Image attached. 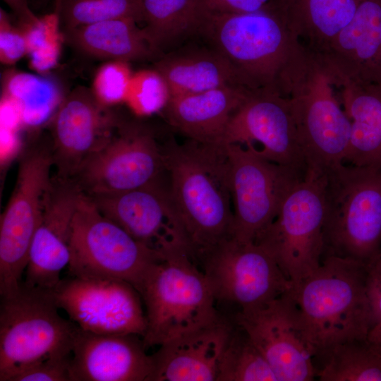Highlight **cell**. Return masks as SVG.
Here are the masks:
<instances>
[{"instance_id":"cell-1","label":"cell","mask_w":381,"mask_h":381,"mask_svg":"<svg viewBox=\"0 0 381 381\" xmlns=\"http://www.w3.org/2000/svg\"><path fill=\"white\" fill-rule=\"evenodd\" d=\"M367 271L361 262L327 255L285 292L314 360L339 344L368 337L373 324Z\"/></svg>"},{"instance_id":"cell-2","label":"cell","mask_w":381,"mask_h":381,"mask_svg":"<svg viewBox=\"0 0 381 381\" xmlns=\"http://www.w3.org/2000/svg\"><path fill=\"white\" fill-rule=\"evenodd\" d=\"M164 148L169 191L198 259L232 238L234 211L226 147L188 139Z\"/></svg>"},{"instance_id":"cell-3","label":"cell","mask_w":381,"mask_h":381,"mask_svg":"<svg viewBox=\"0 0 381 381\" xmlns=\"http://www.w3.org/2000/svg\"><path fill=\"white\" fill-rule=\"evenodd\" d=\"M339 78L306 48L285 74L280 92L289 104L306 171L325 173L344 163L351 122L339 97Z\"/></svg>"},{"instance_id":"cell-4","label":"cell","mask_w":381,"mask_h":381,"mask_svg":"<svg viewBox=\"0 0 381 381\" xmlns=\"http://www.w3.org/2000/svg\"><path fill=\"white\" fill-rule=\"evenodd\" d=\"M200 38L231 64L251 91L280 93L284 73L303 47L277 4L251 13L205 15Z\"/></svg>"},{"instance_id":"cell-5","label":"cell","mask_w":381,"mask_h":381,"mask_svg":"<svg viewBox=\"0 0 381 381\" xmlns=\"http://www.w3.org/2000/svg\"><path fill=\"white\" fill-rule=\"evenodd\" d=\"M370 265L381 256V167L338 164L325 172L322 258Z\"/></svg>"},{"instance_id":"cell-6","label":"cell","mask_w":381,"mask_h":381,"mask_svg":"<svg viewBox=\"0 0 381 381\" xmlns=\"http://www.w3.org/2000/svg\"><path fill=\"white\" fill-rule=\"evenodd\" d=\"M145 306V347L160 346L221 320L212 289L189 255L163 259L147 272L138 291Z\"/></svg>"},{"instance_id":"cell-7","label":"cell","mask_w":381,"mask_h":381,"mask_svg":"<svg viewBox=\"0 0 381 381\" xmlns=\"http://www.w3.org/2000/svg\"><path fill=\"white\" fill-rule=\"evenodd\" d=\"M49 291L22 282L0 306V381L23 367L58 356L72 355L79 327L62 318Z\"/></svg>"},{"instance_id":"cell-8","label":"cell","mask_w":381,"mask_h":381,"mask_svg":"<svg viewBox=\"0 0 381 381\" xmlns=\"http://www.w3.org/2000/svg\"><path fill=\"white\" fill-rule=\"evenodd\" d=\"M163 259L104 217L82 193L72 222L70 277L121 279L138 291L150 268Z\"/></svg>"},{"instance_id":"cell-9","label":"cell","mask_w":381,"mask_h":381,"mask_svg":"<svg viewBox=\"0 0 381 381\" xmlns=\"http://www.w3.org/2000/svg\"><path fill=\"white\" fill-rule=\"evenodd\" d=\"M325 183V173L306 171L255 241L274 258L292 284L322 262Z\"/></svg>"},{"instance_id":"cell-10","label":"cell","mask_w":381,"mask_h":381,"mask_svg":"<svg viewBox=\"0 0 381 381\" xmlns=\"http://www.w3.org/2000/svg\"><path fill=\"white\" fill-rule=\"evenodd\" d=\"M51 145H35L21 157L14 189L0 220V294L16 292L53 177Z\"/></svg>"},{"instance_id":"cell-11","label":"cell","mask_w":381,"mask_h":381,"mask_svg":"<svg viewBox=\"0 0 381 381\" xmlns=\"http://www.w3.org/2000/svg\"><path fill=\"white\" fill-rule=\"evenodd\" d=\"M199 264L217 306L236 312L270 302L292 285L274 258L255 242L226 240L201 256Z\"/></svg>"},{"instance_id":"cell-12","label":"cell","mask_w":381,"mask_h":381,"mask_svg":"<svg viewBox=\"0 0 381 381\" xmlns=\"http://www.w3.org/2000/svg\"><path fill=\"white\" fill-rule=\"evenodd\" d=\"M230 165L232 238L254 243L274 220L284 198L305 174L272 162L252 149L224 144Z\"/></svg>"},{"instance_id":"cell-13","label":"cell","mask_w":381,"mask_h":381,"mask_svg":"<svg viewBox=\"0 0 381 381\" xmlns=\"http://www.w3.org/2000/svg\"><path fill=\"white\" fill-rule=\"evenodd\" d=\"M49 291L58 308L83 331L142 337L146 332L141 296L126 281L70 277Z\"/></svg>"},{"instance_id":"cell-14","label":"cell","mask_w":381,"mask_h":381,"mask_svg":"<svg viewBox=\"0 0 381 381\" xmlns=\"http://www.w3.org/2000/svg\"><path fill=\"white\" fill-rule=\"evenodd\" d=\"M164 171V148L152 135L137 126H119L72 179L87 195L116 193L157 181Z\"/></svg>"},{"instance_id":"cell-15","label":"cell","mask_w":381,"mask_h":381,"mask_svg":"<svg viewBox=\"0 0 381 381\" xmlns=\"http://www.w3.org/2000/svg\"><path fill=\"white\" fill-rule=\"evenodd\" d=\"M88 196L104 217L164 258H194L168 186L160 180L128 191Z\"/></svg>"},{"instance_id":"cell-16","label":"cell","mask_w":381,"mask_h":381,"mask_svg":"<svg viewBox=\"0 0 381 381\" xmlns=\"http://www.w3.org/2000/svg\"><path fill=\"white\" fill-rule=\"evenodd\" d=\"M222 143L252 149L272 162L306 171L291 110L280 93L252 92L231 116Z\"/></svg>"},{"instance_id":"cell-17","label":"cell","mask_w":381,"mask_h":381,"mask_svg":"<svg viewBox=\"0 0 381 381\" xmlns=\"http://www.w3.org/2000/svg\"><path fill=\"white\" fill-rule=\"evenodd\" d=\"M232 319L266 359L277 381H311L316 377L313 357L285 293L260 306L238 311Z\"/></svg>"},{"instance_id":"cell-18","label":"cell","mask_w":381,"mask_h":381,"mask_svg":"<svg viewBox=\"0 0 381 381\" xmlns=\"http://www.w3.org/2000/svg\"><path fill=\"white\" fill-rule=\"evenodd\" d=\"M107 109L83 86L59 102L51 121L56 176L73 179L83 163L114 135L119 126Z\"/></svg>"},{"instance_id":"cell-19","label":"cell","mask_w":381,"mask_h":381,"mask_svg":"<svg viewBox=\"0 0 381 381\" xmlns=\"http://www.w3.org/2000/svg\"><path fill=\"white\" fill-rule=\"evenodd\" d=\"M82 193L73 179H52L30 248L23 282L26 286L51 291L61 281L70 260L72 222Z\"/></svg>"},{"instance_id":"cell-20","label":"cell","mask_w":381,"mask_h":381,"mask_svg":"<svg viewBox=\"0 0 381 381\" xmlns=\"http://www.w3.org/2000/svg\"><path fill=\"white\" fill-rule=\"evenodd\" d=\"M136 334L104 335L79 329L70 363L71 381H148L151 355Z\"/></svg>"},{"instance_id":"cell-21","label":"cell","mask_w":381,"mask_h":381,"mask_svg":"<svg viewBox=\"0 0 381 381\" xmlns=\"http://www.w3.org/2000/svg\"><path fill=\"white\" fill-rule=\"evenodd\" d=\"M235 322L224 316L161 344L151 355L148 381H214Z\"/></svg>"},{"instance_id":"cell-22","label":"cell","mask_w":381,"mask_h":381,"mask_svg":"<svg viewBox=\"0 0 381 381\" xmlns=\"http://www.w3.org/2000/svg\"><path fill=\"white\" fill-rule=\"evenodd\" d=\"M320 56L341 79L374 85L381 71V0H360L352 20Z\"/></svg>"},{"instance_id":"cell-23","label":"cell","mask_w":381,"mask_h":381,"mask_svg":"<svg viewBox=\"0 0 381 381\" xmlns=\"http://www.w3.org/2000/svg\"><path fill=\"white\" fill-rule=\"evenodd\" d=\"M252 92L239 85H226L171 97L163 111L169 123L188 139L222 143L231 116Z\"/></svg>"},{"instance_id":"cell-24","label":"cell","mask_w":381,"mask_h":381,"mask_svg":"<svg viewBox=\"0 0 381 381\" xmlns=\"http://www.w3.org/2000/svg\"><path fill=\"white\" fill-rule=\"evenodd\" d=\"M155 61L154 68L166 80L171 97L226 85L243 87L231 64L207 44L202 47L184 44Z\"/></svg>"},{"instance_id":"cell-25","label":"cell","mask_w":381,"mask_h":381,"mask_svg":"<svg viewBox=\"0 0 381 381\" xmlns=\"http://www.w3.org/2000/svg\"><path fill=\"white\" fill-rule=\"evenodd\" d=\"M360 0H277L287 26L306 49L323 55L353 18Z\"/></svg>"},{"instance_id":"cell-26","label":"cell","mask_w":381,"mask_h":381,"mask_svg":"<svg viewBox=\"0 0 381 381\" xmlns=\"http://www.w3.org/2000/svg\"><path fill=\"white\" fill-rule=\"evenodd\" d=\"M119 18L63 30L64 40L81 54L97 59L126 62L157 59L143 28Z\"/></svg>"},{"instance_id":"cell-27","label":"cell","mask_w":381,"mask_h":381,"mask_svg":"<svg viewBox=\"0 0 381 381\" xmlns=\"http://www.w3.org/2000/svg\"><path fill=\"white\" fill-rule=\"evenodd\" d=\"M339 97L351 122L344 162L381 167V95L372 87L341 79Z\"/></svg>"},{"instance_id":"cell-28","label":"cell","mask_w":381,"mask_h":381,"mask_svg":"<svg viewBox=\"0 0 381 381\" xmlns=\"http://www.w3.org/2000/svg\"><path fill=\"white\" fill-rule=\"evenodd\" d=\"M143 30L157 59L200 37L203 20L196 0H140Z\"/></svg>"},{"instance_id":"cell-29","label":"cell","mask_w":381,"mask_h":381,"mask_svg":"<svg viewBox=\"0 0 381 381\" xmlns=\"http://www.w3.org/2000/svg\"><path fill=\"white\" fill-rule=\"evenodd\" d=\"M319 360L320 381H381V351L368 338L339 344Z\"/></svg>"},{"instance_id":"cell-30","label":"cell","mask_w":381,"mask_h":381,"mask_svg":"<svg viewBox=\"0 0 381 381\" xmlns=\"http://www.w3.org/2000/svg\"><path fill=\"white\" fill-rule=\"evenodd\" d=\"M217 381H277L266 359L236 323L219 362Z\"/></svg>"},{"instance_id":"cell-31","label":"cell","mask_w":381,"mask_h":381,"mask_svg":"<svg viewBox=\"0 0 381 381\" xmlns=\"http://www.w3.org/2000/svg\"><path fill=\"white\" fill-rule=\"evenodd\" d=\"M55 11L63 30L119 18L143 21L140 0H59Z\"/></svg>"},{"instance_id":"cell-32","label":"cell","mask_w":381,"mask_h":381,"mask_svg":"<svg viewBox=\"0 0 381 381\" xmlns=\"http://www.w3.org/2000/svg\"><path fill=\"white\" fill-rule=\"evenodd\" d=\"M18 26L26 39L30 68L41 73L54 68L65 40L57 11L38 16L32 22Z\"/></svg>"},{"instance_id":"cell-33","label":"cell","mask_w":381,"mask_h":381,"mask_svg":"<svg viewBox=\"0 0 381 381\" xmlns=\"http://www.w3.org/2000/svg\"><path fill=\"white\" fill-rule=\"evenodd\" d=\"M171 98L169 85L155 68L133 72L125 102L138 115H150L164 109Z\"/></svg>"},{"instance_id":"cell-34","label":"cell","mask_w":381,"mask_h":381,"mask_svg":"<svg viewBox=\"0 0 381 381\" xmlns=\"http://www.w3.org/2000/svg\"><path fill=\"white\" fill-rule=\"evenodd\" d=\"M133 74L129 62L107 61L97 70L90 90L102 105L109 108L125 102Z\"/></svg>"},{"instance_id":"cell-35","label":"cell","mask_w":381,"mask_h":381,"mask_svg":"<svg viewBox=\"0 0 381 381\" xmlns=\"http://www.w3.org/2000/svg\"><path fill=\"white\" fill-rule=\"evenodd\" d=\"M71 356H53L34 362L17 371L9 381H71Z\"/></svg>"},{"instance_id":"cell-36","label":"cell","mask_w":381,"mask_h":381,"mask_svg":"<svg viewBox=\"0 0 381 381\" xmlns=\"http://www.w3.org/2000/svg\"><path fill=\"white\" fill-rule=\"evenodd\" d=\"M28 55L26 39L23 30L11 23L8 13L0 8V61L12 66Z\"/></svg>"},{"instance_id":"cell-37","label":"cell","mask_w":381,"mask_h":381,"mask_svg":"<svg viewBox=\"0 0 381 381\" xmlns=\"http://www.w3.org/2000/svg\"><path fill=\"white\" fill-rule=\"evenodd\" d=\"M277 0H196L203 16L220 13H251L267 8Z\"/></svg>"},{"instance_id":"cell-38","label":"cell","mask_w":381,"mask_h":381,"mask_svg":"<svg viewBox=\"0 0 381 381\" xmlns=\"http://www.w3.org/2000/svg\"><path fill=\"white\" fill-rule=\"evenodd\" d=\"M365 286L373 327L381 323V256L368 266Z\"/></svg>"},{"instance_id":"cell-39","label":"cell","mask_w":381,"mask_h":381,"mask_svg":"<svg viewBox=\"0 0 381 381\" xmlns=\"http://www.w3.org/2000/svg\"><path fill=\"white\" fill-rule=\"evenodd\" d=\"M17 16L18 24H25L34 21L37 16L30 8L28 0H3Z\"/></svg>"},{"instance_id":"cell-40","label":"cell","mask_w":381,"mask_h":381,"mask_svg":"<svg viewBox=\"0 0 381 381\" xmlns=\"http://www.w3.org/2000/svg\"><path fill=\"white\" fill-rule=\"evenodd\" d=\"M367 338L381 351V323L377 324L371 328Z\"/></svg>"},{"instance_id":"cell-41","label":"cell","mask_w":381,"mask_h":381,"mask_svg":"<svg viewBox=\"0 0 381 381\" xmlns=\"http://www.w3.org/2000/svg\"><path fill=\"white\" fill-rule=\"evenodd\" d=\"M59 1V0H55V1Z\"/></svg>"}]
</instances>
